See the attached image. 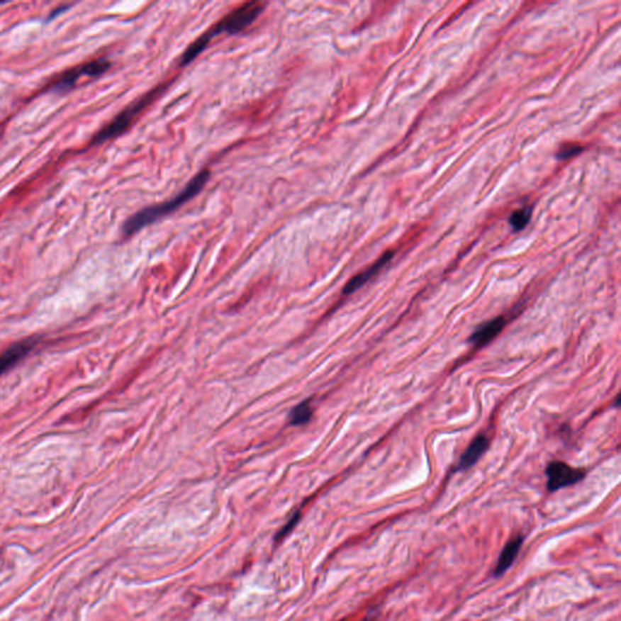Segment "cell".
Masks as SVG:
<instances>
[{
    "label": "cell",
    "instance_id": "6da1fadb",
    "mask_svg": "<svg viewBox=\"0 0 621 621\" xmlns=\"http://www.w3.org/2000/svg\"><path fill=\"white\" fill-rule=\"evenodd\" d=\"M264 6H266L264 3L252 1V3H245L226 15L223 20L215 23L211 28L206 30V33L202 34L196 42L192 43L187 47V50L181 56V66L189 65L197 57L198 55L202 54L216 35H223V34L231 35L248 28L249 26L257 21V17L264 11Z\"/></svg>",
    "mask_w": 621,
    "mask_h": 621
},
{
    "label": "cell",
    "instance_id": "7a4b0ae2",
    "mask_svg": "<svg viewBox=\"0 0 621 621\" xmlns=\"http://www.w3.org/2000/svg\"><path fill=\"white\" fill-rule=\"evenodd\" d=\"M209 170L204 169L202 172H198L197 175L185 186V189H182L180 194H177L175 197L169 199L167 202L160 203L157 206H147L145 209L140 210L124 223L122 228L123 235L125 237L134 235L135 233H138L145 227L150 226L160 218H165L167 215L172 214L180 206H184L185 203L194 199L197 194H201L206 182L209 180Z\"/></svg>",
    "mask_w": 621,
    "mask_h": 621
},
{
    "label": "cell",
    "instance_id": "3957f363",
    "mask_svg": "<svg viewBox=\"0 0 621 621\" xmlns=\"http://www.w3.org/2000/svg\"><path fill=\"white\" fill-rule=\"evenodd\" d=\"M172 80H168L167 83L158 85L157 88L153 89L151 91H148L147 94H145L143 96L140 97L139 100H136L130 106H128L123 111L122 113L118 114L117 117L114 118L113 121L109 123L108 125H106L103 129H101L94 136L91 146H97L100 143L106 142V141L114 139V138H117L119 135L123 134L133 124V122L138 118V116L142 111L147 108L148 106L151 105L155 99H158L160 96V94L164 93V90L168 88L169 85L172 84Z\"/></svg>",
    "mask_w": 621,
    "mask_h": 621
},
{
    "label": "cell",
    "instance_id": "277c9868",
    "mask_svg": "<svg viewBox=\"0 0 621 621\" xmlns=\"http://www.w3.org/2000/svg\"><path fill=\"white\" fill-rule=\"evenodd\" d=\"M112 63L109 60L101 57V59L90 61V62L83 63L78 67L72 68L69 71L65 72L62 76L60 77L59 79L51 85L50 91L56 94L67 93L68 90L76 86L77 82L80 79V77L101 76L105 72L108 71Z\"/></svg>",
    "mask_w": 621,
    "mask_h": 621
},
{
    "label": "cell",
    "instance_id": "5b68a950",
    "mask_svg": "<svg viewBox=\"0 0 621 621\" xmlns=\"http://www.w3.org/2000/svg\"><path fill=\"white\" fill-rule=\"evenodd\" d=\"M547 489L550 491H557L562 488L569 487L580 482L585 477V471L581 469H574L567 465L566 462H551L547 470Z\"/></svg>",
    "mask_w": 621,
    "mask_h": 621
},
{
    "label": "cell",
    "instance_id": "8992f818",
    "mask_svg": "<svg viewBox=\"0 0 621 621\" xmlns=\"http://www.w3.org/2000/svg\"><path fill=\"white\" fill-rule=\"evenodd\" d=\"M392 257H393V252L390 250V252H386L384 255H382L380 259H379L375 264H371L369 269H365L363 272L359 273L357 276H354V277L351 279V281L345 286L344 288V295H349L354 293V291H357L359 288L364 286L365 283H368V281L371 279V278L375 277L376 274H378L380 271H381L385 266H386L391 260H392Z\"/></svg>",
    "mask_w": 621,
    "mask_h": 621
},
{
    "label": "cell",
    "instance_id": "52a82bcc",
    "mask_svg": "<svg viewBox=\"0 0 621 621\" xmlns=\"http://www.w3.org/2000/svg\"><path fill=\"white\" fill-rule=\"evenodd\" d=\"M34 346H35V340L27 339L13 345L11 347L5 349L4 352L0 353V375H3L5 371L11 369L13 365L23 359L33 349Z\"/></svg>",
    "mask_w": 621,
    "mask_h": 621
},
{
    "label": "cell",
    "instance_id": "ba28073f",
    "mask_svg": "<svg viewBox=\"0 0 621 621\" xmlns=\"http://www.w3.org/2000/svg\"><path fill=\"white\" fill-rule=\"evenodd\" d=\"M504 317H496L491 319L487 323L482 324L476 332L471 335L470 342L474 347H482L489 344L493 339H496L505 328Z\"/></svg>",
    "mask_w": 621,
    "mask_h": 621
},
{
    "label": "cell",
    "instance_id": "9c48e42d",
    "mask_svg": "<svg viewBox=\"0 0 621 621\" xmlns=\"http://www.w3.org/2000/svg\"><path fill=\"white\" fill-rule=\"evenodd\" d=\"M488 448H489V440L487 437L483 436V435L476 437L472 443L469 445V448L465 450V453L462 454L460 461L457 466V471L469 470L472 466L476 465V462L482 458Z\"/></svg>",
    "mask_w": 621,
    "mask_h": 621
},
{
    "label": "cell",
    "instance_id": "30bf717a",
    "mask_svg": "<svg viewBox=\"0 0 621 621\" xmlns=\"http://www.w3.org/2000/svg\"><path fill=\"white\" fill-rule=\"evenodd\" d=\"M522 545H523V537H515L505 545L501 554H500L498 563H496V569H494L496 576H501L505 571H508V568L513 566V561L518 556Z\"/></svg>",
    "mask_w": 621,
    "mask_h": 621
},
{
    "label": "cell",
    "instance_id": "8fae6325",
    "mask_svg": "<svg viewBox=\"0 0 621 621\" xmlns=\"http://www.w3.org/2000/svg\"><path fill=\"white\" fill-rule=\"evenodd\" d=\"M313 416V408L310 401H303L291 410L289 416L290 424L293 426H303L310 423Z\"/></svg>",
    "mask_w": 621,
    "mask_h": 621
},
{
    "label": "cell",
    "instance_id": "7c38bea8",
    "mask_svg": "<svg viewBox=\"0 0 621 621\" xmlns=\"http://www.w3.org/2000/svg\"><path fill=\"white\" fill-rule=\"evenodd\" d=\"M532 211H533V206H525V208H520V209L513 211L508 218V223L515 231H520L528 225L530 218H532Z\"/></svg>",
    "mask_w": 621,
    "mask_h": 621
},
{
    "label": "cell",
    "instance_id": "4fadbf2b",
    "mask_svg": "<svg viewBox=\"0 0 621 621\" xmlns=\"http://www.w3.org/2000/svg\"><path fill=\"white\" fill-rule=\"evenodd\" d=\"M581 151H583V147L578 146V145H564L557 152V158L561 160H568V158L574 157V155H578Z\"/></svg>",
    "mask_w": 621,
    "mask_h": 621
},
{
    "label": "cell",
    "instance_id": "5bb4252c",
    "mask_svg": "<svg viewBox=\"0 0 621 621\" xmlns=\"http://www.w3.org/2000/svg\"><path fill=\"white\" fill-rule=\"evenodd\" d=\"M69 8H71L69 5H63V6H60V8L55 9L54 11H52V13H51L50 16H49V18H47V21H51V20H52V18H55V17L59 16V15L65 13V11H67L68 9Z\"/></svg>",
    "mask_w": 621,
    "mask_h": 621
}]
</instances>
